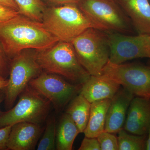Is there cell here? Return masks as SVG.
I'll return each mask as SVG.
<instances>
[{"label":"cell","mask_w":150,"mask_h":150,"mask_svg":"<svg viewBox=\"0 0 150 150\" xmlns=\"http://www.w3.org/2000/svg\"><path fill=\"white\" fill-rule=\"evenodd\" d=\"M0 4L18 11V6L14 0H0Z\"/></svg>","instance_id":"28"},{"label":"cell","mask_w":150,"mask_h":150,"mask_svg":"<svg viewBox=\"0 0 150 150\" xmlns=\"http://www.w3.org/2000/svg\"><path fill=\"white\" fill-rule=\"evenodd\" d=\"M11 59L8 57L0 42V77L7 79L9 75Z\"/></svg>","instance_id":"23"},{"label":"cell","mask_w":150,"mask_h":150,"mask_svg":"<svg viewBox=\"0 0 150 150\" xmlns=\"http://www.w3.org/2000/svg\"><path fill=\"white\" fill-rule=\"evenodd\" d=\"M110 46L109 62L115 64L139 58L150 59V35H130L105 31Z\"/></svg>","instance_id":"9"},{"label":"cell","mask_w":150,"mask_h":150,"mask_svg":"<svg viewBox=\"0 0 150 150\" xmlns=\"http://www.w3.org/2000/svg\"><path fill=\"white\" fill-rule=\"evenodd\" d=\"M78 5L96 29L126 34L132 32L130 19L115 1L82 0Z\"/></svg>","instance_id":"5"},{"label":"cell","mask_w":150,"mask_h":150,"mask_svg":"<svg viewBox=\"0 0 150 150\" xmlns=\"http://www.w3.org/2000/svg\"><path fill=\"white\" fill-rule=\"evenodd\" d=\"M91 103L81 94L75 96L67 108L66 113L70 117L79 130L83 133L88 123Z\"/></svg>","instance_id":"18"},{"label":"cell","mask_w":150,"mask_h":150,"mask_svg":"<svg viewBox=\"0 0 150 150\" xmlns=\"http://www.w3.org/2000/svg\"><path fill=\"white\" fill-rule=\"evenodd\" d=\"M134 96L126 88L119 89L108 110L104 131L114 134L123 129L128 108Z\"/></svg>","instance_id":"13"},{"label":"cell","mask_w":150,"mask_h":150,"mask_svg":"<svg viewBox=\"0 0 150 150\" xmlns=\"http://www.w3.org/2000/svg\"><path fill=\"white\" fill-rule=\"evenodd\" d=\"M103 74L114 80L134 96L150 99V66L139 63L115 64L108 62Z\"/></svg>","instance_id":"8"},{"label":"cell","mask_w":150,"mask_h":150,"mask_svg":"<svg viewBox=\"0 0 150 150\" xmlns=\"http://www.w3.org/2000/svg\"><path fill=\"white\" fill-rule=\"evenodd\" d=\"M5 97V88L0 89V105L2 102L4 100ZM2 111L0 110V114H1Z\"/></svg>","instance_id":"30"},{"label":"cell","mask_w":150,"mask_h":150,"mask_svg":"<svg viewBox=\"0 0 150 150\" xmlns=\"http://www.w3.org/2000/svg\"><path fill=\"white\" fill-rule=\"evenodd\" d=\"M28 84L49 100L57 110L64 107L80 92L82 86L73 84L61 76L45 72L32 79Z\"/></svg>","instance_id":"10"},{"label":"cell","mask_w":150,"mask_h":150,"mask_svg":"<svg viewBox=\"0 0 150 150\" xmlns=\"http://www.w3.org/2000/svg\"><path fill=\"white\" fill-rule=\"evenodd\" d=\"M42 69L36 61L35 51H22L11 60L8 85L5 88V107H13L17 98L32 79L40 75Z\"/></svg>","instance_id":"7"},{"label":"cell","mask_w":150,"mask_h":150,"mask_svg":"<svg viewBox=\"0 0 150 150\" xmlns=\"http://www.w3.org/2000/svg\"><path fill=\"white\" fill-rule=\"evenodd\" d=\"M139 34L150 35V4L148 0H115Z\"/></svg>","instance_id":"15"},{"label":"cell","mask_w":150,"mask_h":150,"mask_svg":"<svg viewBox=\"0 0 150 150\" xmlns=\"http://www.w3.org/2000/svg\"><path fill=\"white\" fill-rule=\"evenodd\" d=\"M101 150H118V138L112 133L104 131L97 137Z\"/></svg>","instance_id":"22"},{"label":"cell","mask_w":150,"mask_h":150,"mask_svg":"<svg viewBox=\"0 0 150 150\" xmlns=\"http://www.w3.org/2000/svg\"><path fill=\"white\" fill-rule=\"evenodd\" d=\"M42 23L59 41L69 43L86 30L91 28H95L76 4L46 8Z\"/></svg>","instance_id":"4"},{"label":"cell","mask_w":150,"mask_h":150,"mask_svg":"<svg viewBox=\"0 0 150 150\" xmlns=\"http://www.w3.org/2000/svg\"><path fill=\"white\" fill-rule=\"evenodd\" d=\"M127 112L124 130L135 135H146L150 127V99L134 97Z\"/></svg>","instance_id":"11"},{"label":"cell","mask_w":150,"mask_h":150,"mask_svg":"<svg viewBox=\"0 0 150 150\" xmlns=\"http://www.w3.org/2000/svg\"><path fill=\"white\" fill-rule=\"evenodd\" d=\"M121 85L107 76H91L82 85L80 94L92 103L102 100L112 99Z\"/></svg>","instance_id":"14"},{"label":"cell","mask_w":150,"mask_h":150,"mask_svg":"<svg viewBox=\"0 0 150 150\" xmlns=\"http://www.w3.org/2000/svg\"><path fill=\"white\" fill-rule=\"evenodd\" d=\"M8 80L7 79L0 77V89L6 87L8 85Z\"/></svg>","instance_id":"29"},{"label":"cell","mask_w":150,"mask_h":150,"mask_svg":"<svg viewBox=\"0 0 150 150\" xmlns=\"http://www.w3.org/2000/svg\"><path fill=\"white\" fill-rule=\"evenodd\" d=\"M119 150H146V136L131 134L123 129L118 132Z\"/></svg>","instance_id":"20"},{"label":"cell","mask_w":150,"mask_h":150,"mask_svg":"<svg viewBox=\"0 0 150 150\" xmlns=\"http://www.w3.org/2000/svg\"><path fill=\"white\" fill-rule=\"evenodd\" d=\"M56 118H48L43 136L38 145V150H54L56 149Z\"/></svg>","instance_id":"21"},{"label":"cell","mask_w":150,"mask_h":150,"mask_svg":"<svg viewBox=\"0 0 150 150\" xmlns=\"http://www.w3.org/2000/svg\"><path fill=\"white\" fill-rule=\"evenodd\" d=\"M35 57L42 71L62 76L75 84L82 85L90 77L69 42L59 41L47 49L36 50Z\"/></svg>","instance_id":"2"},{"label":"cell","mask_w":150,"mask_h":150,"mask_svg":"<svg viewBox=\"0 0 150 150\" xmlns=\"http://www.w3.org/2000/svg\"><path fill=\"white\" fill-rule=\"evenodd\" d=\"M59 41L42 22L21 14L0 23V42L11 59L24 50H45Z\"/></svg>","instance_id":"1"},{"label":"cell","mask_w":150,"mask_h":150,"mask_svg":"<svg viewBox=\"0 0 150 150\" xmlns=\"http://www.w3.org/2000/svg\"><path fill=\"white\" fill-rule=\"evenodd\" d=\"M12 126L0 129V150H7V144Z\"/></svg>","instance_id":"26"},{"label":"cell","mask_w":150,"mask_h":150,"mask_svg":"<svg viewBox=\"0 0 150 150\" xmlns=\"http://www.w3.org/2000/svg\"><path fill=\"white\" fill-rule=\"evenodd\" d=\"M43 129L40 124L21 122L12 126L7 150H34Z\"/></svg>","instance_id":"12"},{"label":"cell","mask_w":150,"mask_h":150,"mask_svg":"<svg viewBox=\"0 0 150 150\" xmlns=\"http://www.w3.org/2000/svg\"><path fill=\"white\" fill-rule=\"evenodd\" d=\"M19 14L18 11L0 4V23L7 21Z\"/></svg>","instance_id":"25"},{"label":"cell","mask_w":150,"mask_h":150,"mask_svg":"<svg viewBox=\"0 0 150 150\" xmlns=\"http://www.w3.org/2000/svg\"><path fill=\"white\" fill-rule=\"evenodd\" d=\"M148 137L146 142V150H150V127L148 132Z\"/></svg>","instance_id":"31"},{"label":"cell","mask_w":150,"mask_h":150,"mask_svg":"<svg viewBox=\"0 0 150 150\" xmlns=\"http://www.w3.org/2000/svg\"><path fill=\"white\" fill-rule=\"evenodd\" d=\"M77 126L69 114L62 116L56 131V149L71 150L76 137L79 134Z\"/></svg>","instance_id":"17"},{"label":"cell","mask_w":150,"mask_h":150,"mask_svg":"<svg viewBox=\"0 0 150 150\" xmlns=\"http://www.w3.org/2000/svg\"><path fill=\"white\" fill-rule=\"evenodd\" d=\"M16 105L0 114V129L21 122L40 124L47 118L51 103L29 85L20 95Z\"/></svg>","instance_id":"6"},{"label":"cell","mask_w":150,"mask_h":150,"mask_svg":"<svg viewBox=\"0 0 150 150\" xmlns=\"http://www.w3.org/2000/svg\"><path fill=\"white\" fill-rule=\"evenodd\" d=\"M20 14L42 22L46 8L41 0H14Z\"/></svg>","instance_id":"19"},{"label":"cell","mask_w":150,"mask_h":150,"mask_svg":"<svg viewBox=\"0 0 150 150\" xmlns=\"http://www.w3.org/2000/svg\"><path fill=\"white\" fill-rule=\"evenodd\" d=\"M111 100L104 99L91 103L88 123L83 132L85 137L97 138L104 131L106 115Z\"/></svg>","instance_id":"16"},{"label":"cell","mask_w":150,"mask_h":150,"mask_svg":"<svg viewBox=\"0 0 150 150\" xmlns=\"http://www.w3.org/2000/svg\"><path fill=\"white\" fill-rule=\"evenodd\" d=\"M112 1H115V0H112Z\"/></svg>","instance_id":"32"},{"label":"cell","mask_w":150,"mask_h":150,"mask_svg":"<svg viewBox=\"0 0 150 150\" xmlns=\"http://www.w3.org/2000/svg\"><path fill=\"white\" fill-rule=\"evenodd\" d=\"M78 150H101V149L97 138L85 137Z\"/></svg>","instance_id":"24"},{"label":"cell","mask_w":150,"mask_h":150,"mask_svg":"<svg viewBox=\"0 0 150 150\" xmlns=\"http://www.w3.org/2000/svg\"><path fill=\"white\" fill-rule=\"evenodd\" d=\"M71 43L79 62L91 76L102 75L110 57L106 32L91 28L75 38Z\"/></svg>","instance_id":"3"},{"label":"cell","mask_w":150,"mask_h":150,"mask_svg":"<svg viewBox=\"0 0 150 150\" xmlns=\"http://www.w3.org/2000/svg\"><path fill=\"white\" fill-rule=\"evenodd\" d=\"M48 2L57 5L69 4H78L82 0H45Z\"/></svg>","instance_id":"27"}]
</instances>
